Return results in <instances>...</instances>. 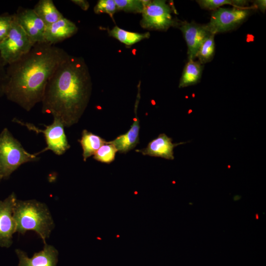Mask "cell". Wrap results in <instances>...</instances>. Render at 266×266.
Listing matches in <instances>:
<instances>
[{"label":"cell","mask_w":266,"mask_h":266,"mask_svg":"<svg viewBox=\"0 0 266 266\" xmlns=\"http://www.w3.org/2000/svg\"><path fill=\"white\" fill-rule=\"evenodd\" d=\"M69 55L55 45L35 43L26 54L6 66L4 96L30 111L41 102L49 80Z\"/></svg>","instance_id":"1"},{"label":"cell","mask_w":266,"mask_h":266,"mask_svg":"<svg viewBox=\"0 0 266 266\" xmlns=\"http://www.w3.org/2000/svg\"><path fill=\"white\" fill-rule=\"evenodd\" d=\"M92 89L89 68L81 57L69 55L49 80L41 100V111L65 127L77 123L86 108Z\"/></svg>","instance_id":"2"},{"label":"cell","mask_w":266,"mask_h":266,"mask_svg":"<svg viewBox=\"0 0 266 266\" xmlns=\"http://www.w3.org/2000/svg\"><path fill=\"white\" fill-rule=\"evenodd\" d=\"M13 217L16 224V232L24 234L33 231L42 239L44 244L55 224L46 204L35 200H16L13 209Z\"/></svg>","instance_id":"3"},{"label":"cell","mask_w":266,"mask_h":266,"mask_svg":"<svg viewBox=\"0 0 266 266\" xmlns=\"http://www.w3.org/2000/svg\"><path fill=\"white\" fill-rule=\"evenodd\" d=\"M38 155L26 151L7 128L0 133V171L3 178L9 177L24 164L38 161Z\"/></svg>","instance_id":"4"},{"label":"cell","mask_w":266,"mask_h":266,"mask_svg":"<svg viewBox=\"0 0 266 266\" xmlns=\"http://www.w3.org/2000/svg\"><path fill=\"white\" fill-rule=\"evenodd\" d=\"M13 15L10 31L7 37L0 43V55L6 66L19 60L35 44L18 24Z\"/></svg>","instance_id":"5"},{"label":"cell","mask_w":266,"mask_h":266,"mask_svg":"<svg viewBox=\"0 0 266 266\" xmlns=\"http://www.w3.org/2000/svg\"><path fill=\"white\" fill-rule=\"evenodd\" d=\"M140 26L149 30L166 31L177 25L172 16V9L166 1L144 0Z\"/></svg>","instance_id":"6"},{"label":"cell","mask_w":266,"mask_h":266,"mask_svg":"<svg viewBox=\"0 0 266 266\" xmlns=\"http://www.w3.org/2000/svg\"><path fill=\"white\" fill-rule=\"evenodd\" d=\"M12 121L25 127L30 131L43 134L47 146L42 151L37 153L38 155L50 150L57 155H62L70 148L65 132V126L58 119L53 118V121L50 125H43L45 128L43 130L33 124L24 122L16 118H14Z\"/></svg>","instance_id":"7"},{"label":"cell","mask_w":266,"mask_h":266,"mask_svg":"<svg viewBox=\"0 0 266 266\" xmlns=\"http://www.w3.org/2000/svg\"><path fill=\"white\" fill-rule=\"evenodd\" d=\"M250 12L248 7H220L214 11L209 23L204 26L213 34L227 32L241 24L248 17Z\"/></svg>","instance_id":"8"},{"label":"cell","mask_w":266,"mask_h":266,"mask_svg":"<svg viewBox=\"0 0 266 266\" xmlns=\"http://www.w3.org/2000/svg\"><path fill=\"white\" fill-rule=\"evenodd\" d=\"M17 199L12 193L3 200L0 201V246L9 247L13 234L16 232V224L13 217V209Z\"/></svg>","instance_id":"9"},{"label":"cell","mask_w":266,"mask_h":266,"mask_svg":"<svg viewBox=\"0 0 266 266\" xmlns=\"http://www.w3.org/2000/svg\"><path fill=\"white\" fill-rule=\"evenodd\" d=\"M14 15L18 24L34 43L45 42L46 25L33 9L19 7Z\"/></svg>","instance_id":"10"},{"label":"cell","mask_w":266,"mask_h":266,"mask_svg":"<svg viewBox=\"0 0 266 266\" xmlns=\"http://www.w3.org/2000/svg\"><path fill=\"white\" fill-rule=\"evenodd\" d=\"M177 25L182 32L187 45L189 60H194L202 42L212 33L205 29L204 26L194 22H184Z\"/></svg>","instance_id":"11"},{"label":"cell","mask_w":266,"mask_h":266,"mask_svg":"<svg viewBox=\"0 0 266 266\" xmlns=\"http://www.w3.org/2000/svg\"><path fill=\"white\" fill-rule=\"evenodd\" d=\"M43 249L35 253L31 258L27 253L19 249L15 252L19 259L18 266H56L58 251L52 245L44 244Z\"/></svg>","instance_id":"12"},{"label":"cell","mask_w":266,"mask_h":266,"mask_svg":"<svg viewBox=\"0 0 266 266\" xmlns=\"http://www.w3.org/2000/svg\"><path fill=\"white\" fill-rule=\"evenodd\" d=\"M186 143L183 142L173 143L170 137L165 133H161L157 137L151 140L146 148L135 151L143 155L172 160L174 159L173 152L174 147Z\"/></svg>","instance_id":"13"},{"label":"cell","mask_w":266,"mask_h":266,"mask_svg":"<svg viewBox=\"0 0 266 266\" xmlns=\"http://www.w3.org/2000/svg\"><path fill=\"white\" fill-rule=\"evenodd\" d=\"M78 30V27L73 22L64 17L56 22L46 26L44 41L55 45L71 37Z\"/></svg>","instance_id":"14"},{"label":"cell","mask_w":266,"mask_h":266,"mask_svg":"<svg viewBox=\"0 0 266 266\" xmlns=\"http://www.w3.org/2000/svg\"><path fill=\"white\" fill-rule=\"evenodd\" d=\"M135 117L129 130L125 134L117 136L109 141L113 144L118 152L127 153L133 149L139 142V120L135 112Z\"/></svg>","instance_id":"15"},{"label":"cell","mask_w":266,"mask_h":266,"mask_svg":"<svg viewBox=\"0 0 266 266\" xmlns=\"http://www.w3.org/2000/svg\"><path fill=\"white\" fill-rule=\"evenodd\" d=\"M33 9L46 26L54 23L64 17L52 0H40Z\"/></svg>","instance_id":"16"},{"label":"cell","mask_w":266,"mask_h":266,"mask_svg":"<svg viewBox=\"0 0 266 266\" xmlns=\"http://www.w3.org/2000/svg\"><path fill=\"white\" fill-rule=\"evenodd\" d=\"M83 150L84 161L94 155L96 151L106 141L100 136L86 130L82 133L81 139L79 140Z\"/></svg>","instance_id":"17"},{"label":"cell","mask_w":266,"mask_h":266,"mask_svg":"<svg viewBox=\"0 0 266 266\" xmlns=\"http://www.w3.org/2000/svg\"><path fill=\"white\" fill-rule=\"evenodd\" d=\"M202 67L199 62L189 60L183 69L179 88H183L197 83L202 74Z\"/></svg>","instance_id":"18"},{"label":"cell","mask_w":266,"mask_h":266,"mask_svg":"<svg viewBox=\"0 0 266 266\" xmlns=\"http://www.w3.org/2000/svg\"><path fill=\"white\" fill-rule=\"evenodd\" d=\"M108 33L120 42L128 46H131L144 39L149 38L150 33L146 32L139 33L126 31L117 26L110 30H108Z\"/></svg>","instance_id":"19"},{"label":"cell","mask_w":266,"mask_h":266,"mask_svg":"<svg viewBox=\"0 0 266 266\" xmlns=\"http://www.w3.org/2000/svg\"><path fill=\"white\" fill-rule=\"evenodd\" d=\"M215 52L214 34H211L206 37L201 43L197 52L196 57L200 64L210 62L213 57Z\"/></svg>","instance_id":"20"},{"label":"cell","mask_w":266,"mask_h":266,"mask_svg":"<svg viewBox=\"0 0 266 266\" xmlns=\"http://www.w3.org/2000/svg\"><path fill=\"white\" fill-rule=\"evenodd\" d=\"M117 152V149L113 144L109 141H106L96 151L93 155V158L96 161L109 164L114 160L116 153Z\"/></svg>","instance_id":"21"},{"label":"cell","mask_w":266,"mask_h":266,"mask_svg":"<svg viewBox=\"0 0 266 266\" xmlns=\"http://www.w3.org/2000/svg\"><path fill=\"white\" fill-rule=\"evenodd\" d=\"M197 2L201 7L209 10L216 9L225 4L243 8L247 3V1L241 0H200Z\"/></svg>","instance_id":"22"},{"label":"cell","mask_w":266,"mask_h":266,"mask_svg":"<svg viewBox=\"0 0 266 266\" xmlns=\"http://www.w3.org/2000/svg\"><path fill=\"white\" fill-rule=\"evenodd\" d=\"M117 11L141 13L144 7V0H114Z\"/></svg>","instance_id":"23"},{"label":"cell","mask_w":266,"mask_h":266,"mask_svg":"<svg viewBox=\"0 0 266 266\" xmlns=\"http://www.w3.org/2000/svg\"><path fill=\"white\" fill-rule=\"evenodd\" d=\"M96 14L106 13L112 18L117 11L114 0H99L94 8Z\"/></svg>","instance_id":"24"},{"label":"cell","mask_w":266,"mask_h":266,"mask_svg":"<svg viewBox=\"0 0 266 266\" xmlns=\"http://www.w3.org/2000/svg\"><path fill=\"white\" fill-rule=\"evenodd\" d=\"M13 19V14H4L0 15V43L8 35Z\"/></svg>","instance_id":"25"},{"label":"cell","mask_w":266,"mask_h":266,"mask_svg":"<svg viewBox=\"0 0 266 266\" xmlns=\"http://www.w3.org/2000/svg\"><path fill=\"white\" fill-rule=\"evenodd\" d=\"M6 66L0 55V99L4 95L6 82Z\"/></svg>","instance_id":"26"},{"label":"cell","mask_w":266,"mask_h":266,"mask_svg":"<svg viewBox=\"0 0 266 266\" xmlns=\"http://www.w3.org/2000/svg\"><path fill=\"white\" fill-rule=\"evenodd\" d=\"M73 3L79 6L82 10L86 11L90 6L89 3L85 0H72Z\"/></svg>","instance_id":"27"},{"label":"cell","mask_w":266,"mask_h":266,"mask_svg":"<svg viewBox=\"0 0 266 266\" xmlns=\"http://www.w3.org/2000/svg\"><path fill=\"white\" fill-rule=\"evenodd\" d=\"M266 1L265 0H260L256 1V6H257L261 10L264 11L266 10Z\"/></svg>","instance_id":"28"},{"label":"cell","mask_w":266,"mask_h":266,"mask_svg":"<svg viewBox=\"0 0 266 266\" xmlns=\"http://www.w3.org/2000/svg\"><path fill=\"white\" fill-rule=\"evenodd\" d=\"M2 179H3V178H2V176L1 174L0 171V181Z\"/></svg>","instance_id":"29"},{"label":"cell","mask_w":266,"mask_h":266,"mask_svg":"<svg viewBox=\"0 0 266 266\" xmlns=\"http://www.w3.org/2000/svg\"><path fill=\"white\" fill-rule=\"evenodd\" d=\"M256 218L257 219H259V217H258V214H256Z\"/></svg>","instance_id":"30"}]
</instances>
